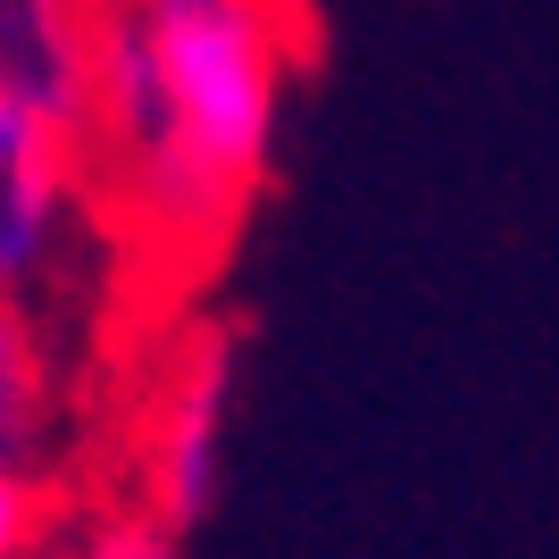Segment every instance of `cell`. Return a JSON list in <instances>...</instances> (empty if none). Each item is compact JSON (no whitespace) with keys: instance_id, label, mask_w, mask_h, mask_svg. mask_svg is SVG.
Listing matches in <instances>:
<instances>
[{"instance_id":"obj_1","label":"cell","mask_w":559,"mask_h":559,"mask_svg":"<svg viewBox=\"0 0 559 559\" xmlns=\"http://www.w3.org/2000/svg\"><path fill=\"white\" fill-rule=\"evenodd\" d=\"M293 0H100L84 159L93 201L159 267H210L284 142Z\"/></svg>"},{"instance_id":"obj_2","label":"cell","mask_w":559,"mask_h":559,"mask_svg":"<svg viewBox=\"0 0 559 559\" xmlns=\"http://www.w3.org/2000/svg\"><path fill=\"white\" fill-rule=\"evenodd\" d=\"M234 376H242V350L226 326H192L167 343L159 384L134 418V501L192 535L201 518L217 510V485H226V435H234Z\"/></svg>"},{"instance_id":"obj_3","label":"cell","mask_w":559,"mask_h":559,"mask_svg":"<svg viewBox=\"0 0 559 559\" xmlns=\"http://www.w3.org/2000/svg\"><path fill=\"white\" fill-rule=\"evenodd\" d=\"M93 210L100 201L84 134L43 109L0 100V309H25L59 276V259Z\"/></svg>"},{"instance_id":"obj_4","label":"cell","mask_w":559,"mask_h":559,"mask_svg":"<svg viewBox=\"0 0 559 559\" xmlns=\"http://www.w3.org/2000/svg\"><path fill=\"white\" fill-rule=\"evenodd\" d=\"M93 50H100V0H0V100L84 126Z\"/></svg>"},{"instance_id":"obj_5","label":"cell","mask_w":559,"mask_h":559,"mask_svg":"<svg viewBox=\"0 0 559 559\" xmlns=\"http://www.w3.org/2000/svg\"><path fill=\"white\" fill-rule=\"evenodd\" d=\"M50 426H59V368L50 343L25 309H0V467L43 460Z\"/></svg>"},{"instance_id":"obj_6","label":"cell","mask_w":559,"mask_h":559,"mask_svg":"<svg viewBox=\"0 0 559 559\" xmlns=\"http://www.w3.org/2000/svg\"><path fill=\"white\" fill-rule=\"evenodd\" d=\"M50 559H185V535L167 526L151 501H93V510H68Z\"/></svg>"},{"instance_id":"obj_7","label":"cell","mask_w":559,"mask_h":559,"mask_svg":"<svg viewBox=\"0 0 559 559\" xmlns=\"http://www.w3.org/2000/svg\"><path fill=\"white\" fill-rule=\"evenodd\" d=\"M68 510H75L68 485L43 460H9L0 467V559H50Z\"/></svg>"}]
</instances>
